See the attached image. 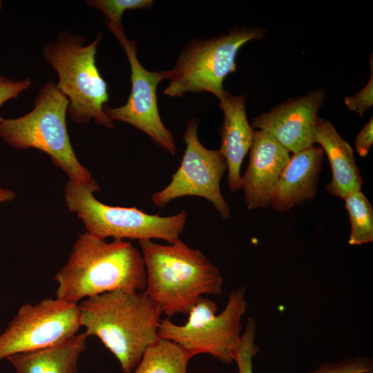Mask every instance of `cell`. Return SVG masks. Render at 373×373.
Masks as SVG:
<instances>
[{
    "label": "cell",
    "mask_w": 373,
    "mask_h": 373,
    "mask_svg": "<svg viewBox=\"0 0 373 373\" xmlns=\"http://www.w3.org/2000/svg\"><path fill=\"white\" fill-rule=\"evenodd\" d=\"M54 280L57 298L79 303L115 290L144 291L146 274L142 253L132 242H106L85 232L79 235L68 262Z\"/></svg>",
    "instance_id": "obj_1"
},
{
    "label": "cell",
    "mask_w": 373,
    "mask_h": 373,
    "mask_svg": "<svg viewBox=\"0 0 373 373\" xmlns=\"http://www.w3.org/2000/svg\"><path fill=\"white\" fill-rule=\"evenodd\" d=\"M87 336L97 337L130 373L145 350L158 339L162 312L145 291L115 290L79 303Z\"/></svg>",
    "instance_id": "obj_2"
},
{
    "label": "cell",
    "mask_w": 373,
    "mask_h": 373,
    "mask_svg": "<svg viewBox=\"0 0 373 373\" xmlns=\"http://www.w3.org/2000/svg\"><path fill=\"white\" fill-rule=\"evenodd\" d=\"M139 245L146 274L144 291L167 318L188 314L205 294L222 293L220 271L199 249L180 239L169 245L151 240Z\"/></svg>",
    "instance_id": "obj_3"
},
{
    "label": "cell",
    "mask_w": 373,
    "mask_h": 373,
    "mask_svg": "<svg viewBox=\"0 0 373 373\" xmlns=\"http://www.w3.org/2000/svg\"><path fill=\"white\" fill-rule=\"evenodd\" d=\"M102 37L99 32L92 43L86 44L83 36L62 30L55 41L44 45L43 56L57 74V86L68 100L72 120L83 124L94 120L113 128V122L104 112L109 99L108 85L95 61Z\"/></svg>",
    "instance_id": "obj_4"
},
{
    "label": "cell",
    "mask_w": 373,
    "mask_h": 373,
    "mask_svg": "<svg viewBox=\"0 0 373 373\" xmlns=\"http://www.w3.org/2000/svg\"><path fill=\"white\" fill-rule=\"evenodd\" d=\"M31 111L17 118L3 119L0 137L17 149L34 148L48 154L52 164L75 182L93 178L78 161L66 126L68 100L54 82H47L39 90Z\"/></svg>",
    "instance_id": "obj_5"
},
{
    "label": "cell",
    "mask_w": 373,
    "mask_h": 373,
    "mask_svg": "<svg viewBox=\"0 0 373 373\" xmlns=\"http://www.w3.org/2000/svg\"><path fill=\"white\" fill-rule=\"evenodd\" d=\"M64 191L68 210L77 214L86 232L101 239H161L172 244L180 239L186 222L184 210L171 216H161L136 207L105 204L94 195L99 186L93 178L79 183L68 180Z\"/></svg>",
    "instance_id": "obj_6"
},
{
    "label": "cell",
    "mask_w": 373,
    "mask_h": 373,
    "mask_svg": "<svg viewBox=\"0 0 373 373\" xmlns=\"http://www.w3.org/2000/svg\"><path fill=\"white\" fill-rule=\"evenodd\" d=\"M260 28H235L227 35L209 39H193L182 50L175 66L160 72L169 84L164 93L180 97L186 93L208 92L219 99L225 90L224 78L236 69V59L246 43L264 37Z\"/></svg>",
    "instance_id": "obj_7"
},
{
    "label": "cell",
    "mask_w": 373,
    "mask_h": 373,
    "mask_svg": "<svg viewBox=\"0 0 373 373\" xmlns=\"http://www.w3.org/2000/svg\"><path fill=\"white\" fill-rule=\"evenodd\" d=\"M245 294L244 286L231 291L218 314L216 302L202 297L188 313L184 324H175L169 318L161 319L159 338L178 343L193 356L208 354L224 363H233L241 341V321L247 306Z\"/></svg>",
    "instance_id": "obj_8"
},
{
    "label": "cell",
    "mask_w": 373,
    "mask_h": 373,
    "mask_svg": "<svg viewBox=\"0 0 373 373\" xmlns=\"http://www.w3.org/2000/svg\"><path fill=\"white\" fill-rule=\"evenodd\" d=\"M200 119H190L184 133L186 149L179 168L170 183L151 195L153 203L160 208L184 196H198L209 201L223 220L230 216V208L220 190V181L227 170L223 155L209 150L200 142L198 130Z\"/></svg>",
    "instance_id": "obj_9"
},
{
    "label": "cell",
    "mask_w": 373,
    "mask_h": 373,
    "mask_svg": "<svg viewBox=\"0 0 373 373\" xmlns=\"http://www.w3.org/2000/svg\"><path fill=\"white\" fill-rule=\"evenodd\" d=\"M81 327L79 303L55 298L24 304L0 334V361L61 343Z\"/></svg>",
    "instance_id": "obj_10"
},
{
    "label": "cell",
    "mask_w": 373,
    "mask_h": 373,
    "mask_svg": "<svg viewBox=\"0 0 373 373\" xmlns=\"http://www.w3.org/2000/svg\"><path fill=\"white\" fill-rule=\"evenodd\" d=\"M129 61L131 90L126 103L119 107L106 105L104 112L111 121L129 124L144 132L159 146L175 155L177 151L171 132L163 124L157 103L156 89L160 72L147 70L137 56V42L128 39L122 25L106 23Z\"/></svg>",
    "instance_id": "obj_11"
},
{
    "label": "cell",
    "mask_w": 373,
    "mask_h": 373,
    "mask_svg": "<svg viewBox=\"0 0 373 373\" xmlns=\"http://www.w3.org/2000/svg\"><path fill=\"white\" fill-rule=\"evenodd\" d=\"M325 96L318 88L287 99L253 118L251 126L271 135L289 153L300 151L314 144L317 113Z\"/></svg>",
    "instance_id": "obj_12"
},
{
    "label": "cell",
    "mask_w": 373,
    "mask_h": 373,
    "mask_svg": "<svg viewBox=\"0 0 373 373\" xmlns=\"http://www.w3.org/2000/svg\"><path fill=\"white\" fill-rule=\"evenodd\" d=\"M289 157V152L271 135L254 130L249 164L241 176L249 210L270 205L274 188Z\"/></svg>",
    "instance_id": "obj_13"
},
{
    "label": "cell",
    "mask_w": 373,
    "mask_h": 373,
    "mask_svg": "<svg viewBox=\"0 0 373 373\" xmlns=\"http://www.w3.org/2000/svg\"><path fill=\"white\" fill-rule=\"evenodd\" d=\"M323 158V149L314 145L290 156L271 195L273 209L283 213L316 196Z\"/></svg>",
    "instance_id": "obj_14"
},
{
    "label": "cell",
    "mask_w": 373,
    "mask_h": 373,
    "mask_svg": "<svg viewBox=\"0 0 373 373\" xmlns=\"http://www.w3.org/2000/svg\"><path fill=\"white\" fill-rule=\"evenodd\" d=\"M219 100L224 113L219 150L227 162L229 188L231 192H236L242 189L240 167L252 144L254 130L247 120L243 95H234L225 90Z\"/></svg>",
    "instance_id": "obj_15"
},
{
    "label": "cell",
    "mask_w": 373,
    "mask_h": 373,
    "mask_svg": "<svg viewBox=\"0 0 373 373\" xmlns=\"http://www.w3.org/2000/svg\"><path fill=\"white\" fill-rule=\"evenodd\" d=\"M314 143L321 146L329 162L332 179L325 186L328 193L344 199L351 193L361 191L363 179L352 148L329 120L318 117Z\"/></svg>",
    "instance_id": "obj_16"
},
{
    "label": "cell",
    "mask_w": 373,
    "mask_h": 373,
    "mask_svg": "<svg viewBox=\"0 0 373 373\" xmlns=\"http://www.w3.org/2000/svg\"><path fill=\"white\" fill-rule=\"evenodd\" d=\"M84 332L54 345L17 353L6 358L17 373H78L77 362L86 349Z\"/></svg>",
    "instance_id": "obj_17"
},
{
    "label": "cell",
    "mask_w": 373,
    "mask_h": 373,
    "mask_svg": "<svg viewBox=\"0 0 373 373\" xmlns=\"http://www.w3.org/2000/svg\"><path fill=\"white\" fill-rule=\"evenodd\" d=\"M192 357L178 343L159 338L145 350L134 373H188Z\"/></svg>",
    "instance_id": "obj_18"
},
{
    "label": "cell",
    "mask_w": 373,
    "mask_h": 373,
    "mask_svg": "<svg viewBox=\"0 0 373 373\" xmlns=\"http://www.w3.org/2000/svg\"><path fill=\"white\" fill-rule=\"evenodd\" d=\"M351 231L348 244L357 246L373 242V209L361 191L348 194L345 198Z\"/></svg>",
    "instance_id": "obj_19"
},
{
    "label": "cell",
    "mask_w": 373,
    "mask_h": 373,
    "mask_svg": "<svg viewBox=\"0 0 373 373\" xmlns=\"http://www.w3.org/2000/svg\"><path fill=\"white\" fill-rule=\"evenodd\" d=\"M87 4L99 10L105 17L106 23L122 24V16L126 10L150 9L152 0H88Z\"/></svg>",
    "instance_id": "obj_20"
},
{
    "label": "cell",
    "mask_w": 373,
    "mask_h": 373,
    "mask_svg": "<svg viewBox=\"0 0 373 373\" xmlns=\"http://www.w3.org/2000/svg\"><path fill=\"white\" fill-rule=\"evenodd\" d=\"M256 321L249 316L246 321L234 359L238 373H254L253 358L259 351V347L256 343Z\"/></svg>",
    "instance_id": "obj_21"
},
{
    "label": "cell",
    "mask_w": 373,
    "mask_h": 373,
    "mask_svg": "<svg viewBox=\"0 0 373 373\" xmlns=\"http://www.w3.org/2000/svg\"><path fill=\"white\" fill-rule=\"evenodd\" d=\"M309 373H373V361L365 356L347 358L335 363H325Z\"/></svg>",
    "instance_id": "obj_22"
},
{
    "label": "cell",
    "mask_w": 373,
    "mask_h": 373,
    "mask_svg": "<svg viewBox=\"0 0 373 373\" xmlns=\"http://www.w3.org/2000/svg\"><path fill=\"white\" fill-rule=\"evenodd\" d=\"M371 75L367 84L352 96L344 98V102L349 111H354L363 116L373 105V62L372 55L370 59Z\"/></svg>",
    "instance_id": "obj_23"
},
{
    "label": "cell",
    "mask_w": 373,
    "mask_h": 373,
    "mask_svg": "<svg viewBox=\"0 0 373 373\" xmlns=\"http://www.w3.org/2000/svg\"><path fill=\"white\" fill-rule=\"evenodd\" d=\"M31 86V80L27 77L15 80L0 74V108L8 101L17 98ZM0 115V122L3 120Z\"/></svg>",
    "instance_id": "obj_24"
},
{
    "label": "cell",
    "mask_w": 373,
    "mask_h": 373,
    "mask_svg": "<svg viewBox=\"0 0 373 373\" xmlns=\"http://www.w3.org/2000/svg\"><path fill=\"white\" fill-rule=\"evenodd\" d=\"M373 144V119L371 117L358 133L355 140V149L361 157H365Z\"/></svg>",
    "instance_id": "obj_25"
},
{
    "label": "cell",
    "mask_w": 373,
    "mask_h": 373,
    "mask_svg": "<svg viewBox=\"0 0 373 373\" xmlns=\"http://www.w3.org/2000/svg\"><path fill=\"white\" fill-rule=\"evenodd\" d=\"M15 197L14 191L0 186V204L12 200Z\"/></svg>",
    "instance_id": "obj_26"
}]
</instances>
